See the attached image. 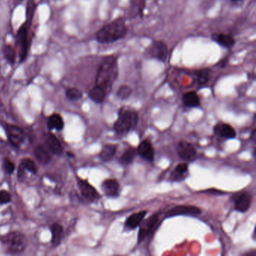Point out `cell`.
<instances>
[{"label": "cell", "instance_id": "cell-1", "mask_svg": "<svg viewBox=\"0 0 256 256\" xmlns=\"http://www.w3.org/2000/svg\"><path fill=\"white\" fill-rule=\"evenodd\" d=\"M119 76L118 56L108 55L102 61L97 70L95 85L104 90L108 95Z\"/></svg>", "mask_w": 256, "mask_h": 256}, {"label": "cell", "instance_id": "cell-2", "mask_svg": "<svg viewBox=\"0 0 256 256\" xmlns=\"http://www.w3.org/2000/svg\"><path fill=\"white\" fill-rule=\"evenodd\" d=\"M128 32L126 19L119 17L98 30L96 34L95 40L102 44H114L126 38Z\"/></svg>", "mask_w": 256, "mask_h": 256}, {"label": "cell", "instance_id": "cell-3", "mask_svg": "<svg viewBox=\"0 0 256 256\" xmlns=\"http://www.w3.org/2000/svg\"><path fill=\"white\" fill-rule=\"evenodd\" d=\"M139 115L138 112L128 107H122L118 112V118L114 130L118 134H126L137 127Z\"/></svg>", "mask_w": 256, "mask_h": 256}, {"label": "cell", "instance_id": "cell-4", "mask_svg": "<svg viewBox=\"0 0 256 256\" xmlns=\"http://www.w3.org/2000/svg\"><path fill=\"white\" fill-rule=\"evenodd\" d=\"M30 23L29 20L24 22L18 30L16 34V44L18 48L19 61L20 64L25 62L28 59L30 50L32 40L30 36Z\"/></svg>", "mask_w": 256, "mask_h": 256}, {"label": "cell", "instance_id": "cell-5", "mask_svg": "<svg viewBox=\"0 0 256 256\" xmlns=\"http://www.w3.org/2000/svg\"><path fill=\"white\" fill-rule=\"evenodd\" d=\"M144 55L148 59L155 60L164 64L169 56L168 46L162 40H155L145 49Z\"/></svg>", "mask_w": 256, "mask_h": 256}, {"label": "cell", "instance_id": "cell-6", "mask_svg": "<svg viewBox=\"0 0 256 256\" xmlns=\"http://www.w3.org/2000/svg\"><path fill=\"white\" fill-rule=\"evenodd\" d=\"M4 244L7 253L20 254L26 248V238L20 232H11L4 238Z\"/></svg>", "mask_w": 256, "mask_h": 256}, {"label": "cell", "instance_id": "cell-7", "mask_svg": "<svg viewBox=\"0 0 256 256\" xmlns=\"http://www.w3.org/2000/svg\"><path fill=\"white\" fill-rule=\"evenodd\" d=\"M4 128L10 143L16 148H20L23 144L26 138L24 130L18 126L11 124H6Z\"/></svg>", "mask_w": 256, "mask_h": 256}, {"label": "cell", "instance_id": "cell-8", "mask_svg": "<svg viewBox=\"0 0 256 256\" xmlns=\"http://www.w3.org/2000/svg\"><path fill=\"white\" fill-rule=\"evenodd\" d=\"M158 221H160L158 214H156L150 216L146 220H143L140 226H140V229H139L138 235V242L146 239L150 234H151L154 232L155 228L158 224Z\"/></svg>", "mask_w": 256, "mask_h": 256}, {"label": "cell", "instance_id": "cell-9", "mask_svg": "<svg viewBox=\"0 0 256 256\" xmlns=\"http://www.w3.org/2000/svg\"><path fill=\"white\" fill-rule=\"evenodd\" d=\"M78 186L82 196L90 202H96L100 200L101 196L96 190L86 180L78 178Z\"/></svg>", "mask_w": 256, "mask_h": 256}, {"label": "cell", "instance_id": "cell-10", "mask_svg": "<svg viewBox=\"0 0 256 256\" xmlns=\"http://www.w3.org/2000/svg\"><path fill=\"white\" fill-rule=\"evenodd\" d=\"M200 212H202V210L198 206H192V205H178L166 212V217L170 218V217L181 215L197 216L200 214Z\"/></svg>", "mask_w": 256, "mask_h": 256}, {"label": "cell", "instance_id": "cell-11", "mask_svg": "<svg viewBox=\"0 0 256 256\" xmlns=\"http://www.w3.org/2000/svg\"><path fill=\"white\" fill-rule=\"evenodd\" d=\"M176 150L178 156L186 161H193L197 155L196 148L187 142H179Z\"/></svg>", "mask_w": 256, "mask_h": 256}, {"label": "cell", "instance_id": "cell-12", "mask_svg": "<svg viewBox=\"0 0 256 256\" xmlns=\"http://www.w3.org/2000/svg\"><path fill=\"white\" fill-rule=\"evenodd\" d=\"M234 206L236 210L246 212L248 210L252 203L251 194L247 192L240 193L234 197Z\"/></svg>", "mask_w": 256, "mask_h": 256}, {"label": "cell", "instance_id": "cell-13", "mask_svg": "<svg viewBox=\"0 0 256 256\" xmlns=\"http://www.w3.org/2000/svg\"><path fill=\"white\" fill-rule=\"evenodd\" d=\"M211 38L212 41L224 48H232L236 44L234 37L228 34H224V32L212 34Z\"/></svg>", "mask_w": 256, "mask_h": 256}, {"label": "cell", "instance_id": "cell-14", "mask_svg": "<svg viewBox=\"0 0 256 256\" xmlns=\"http://www.w3.org/2000/svg\"><path fill=\"white\" fill-rule=\"evenodd\" d=\"M137 154L148 162L154 161L155 156L154 148L149 140H144L140 142L137 148Z\"/></svg>", "mask_w": 256, "mask_h": 256}, {"label": "cell", "instance_id": "cell-15", "mask_svg": "<svg viewBox=\"0 0 256 256\" xmlns=\"http://www.w3.org/2000/svg\"><path fill=\"white\" fill-rule=\"evenodd\" d=\"M44 140L48 149L55 155H61L64 152V148L60 142L53 133H46L44 134Z\"/></svg>", "mask_w": 256, "mask_h": 256}, {"label": "cell", "instance_id": "cell-16", "mask_svg": "<svg viewBox=\"0 0 256 256\" xmlns=\"http://www.w3.org/2000/svg\"><path fill=\"white\" fill-rule=\"evenodd\" d=\"M146 0H130V17L132 19L139 17L143 18L146 8Z\"/></svg>", "mask_w": 256, "mask_h": 256}, {"label": "cell", "instance_id": "cell-17", "mask_svg": "<svg viewBox=\"0 0 256 256\" xmlns=\"http://www.w3.org/2000/svg\"><path fill=\"white\" fill-rule=\"evenodd\" d=\"M216 134L226 139L234 138L236 137V132L234 128L228 124L220 122L217 124L214 128Z\"/></svg>", "mask_w": 256, "mask_h": 256}, {"label": "cell", "instance_id": "cell-18", "mask_svg": "<svg viewBox=\"0 0 256 256\" xmlns=\"http://www.w3.org/2000/svg\"><path fill=\"white\" fill-rule=\"evenodd\" d=\"M102 190L108 197H115L119 194L120 184L115 179H107L102 184Z\"/></svg>", "mask_w": 256, "mask_h": 256}, {"label": "cell", "instance_id": "cell-19", "mask_svg": "<svg viewBox=\"0 0 256 256\" xmlns=\"http://www.w3.org/2000/svg\"><path fill=\"white\" fill-rule=\"evenodd\" d=\"M146 210H142L140 212H136L133 214L132 215L130 216L127 218L126 221L125 226L127 228L130 230H134L136 228L140 226L142 222L144 220V217L146 216Z\"/></svg>", "mask_w": 256, "mask_h": 256}, {"label": "cell", "instance_id": "cell-20", "mask_svg": "<svg viewBox=\"0 0 256 256\" xmlns=\"http://www.w3.org/2000/svg\"><path fill=\"white\" fill-rule=\"evenodd\" d=\"M182 104L187 108H197L200 106V100L196 91H188L182 96Z\"/></svg>", "mask_w": 256, "mask_h": 256}, {"label": "cell", "instance_id": "cell-21", "mask_svg": "<svg viewBox=\"0 0 256 256\" xmlns=\"http://www.w3.org/2000/svg\"><path fill=\"white\" fill-rule=\"evenodd\" d=\"M50 232H52V242L54 246H58L62 242L64 236V229L61 224L58 223H54L50 226Z\"/></svg>", "mask_w": 256, "mask_h": 256}, {"label": "cell", "instance_id": "cell-22", "mask_svg": "<svg viewBox=\"0 0 256 256\" xmlns=\"http://www.w3.org/2000/svg\"><path fill=\"white\" fill-rule=\"evenodd\" d=\"M4 59L10 66H14L17 59V52L12 44L6 43L2 47Z\"/></svg>", "mask_w": 256, "mask_h": 256}, {"label": "cell", "instance_id": "cell-23", "mask_svg": "<svg viewBox=\"0 0 256 256\" xmlns=\"http://www.w3.org/2000/svg\"><path fill=\"white\" fill-rule=\"evenodd\" d=\"M88 96L94 102L96 103V104H101L108 96V94L100 86L94 85V88L89 91Z\"/></svg>", "mask_w": 256, "mask_h": 256}, {"label": "cell", "instance_id": "cell-24", "mask_svg": "<svg viewBox=\"0 0 256 256\" xmlns=\"http://www.w3.org/2000/svg\"><path fill=\"white\" fill-rule=\"evenodd\" d=\"M34 154L37 160L43 164H48L52 160V156L49 152V150L43 145H38L34 150Z\"/></svg>", "mask_w": 256, "mask_h": 256}, {"label": "cell", "instance_id": "cell-25", "mask_svg": "<svg viewBox=\"0 0 256 256\" xmlns=\"http://www.w3.org/2000/svg\"><path fill=\"white\" fill-rule=\"evenodd\" d=\"M48 127L49 130H56L61 131L64 127V120L62 116L59 114H53L48 120Z\"/></svg>", "mask_w": 256, "mask_h": 256}, {"label": "cell", "instance_id": "cell-26", "mask_svg": "<svg viewBox=\"0 0 256 256\" xmlns=\"http://www.w3.org/2000/svg\"><path fill=\"white\" fill-rule=\"evenodd\" d=\"M118 146L115 144H106L100 152V157L102 161L109 162L114 157Z\"/></svg>", "mask_w": 256, "mask_h": 256}, {"label": "cell", "instance_id": "cell-27", "mask_svg": "<svg viewBox=\"0 0 256 256\" xmlns=\"http://www.w3.org/2000/svg\"><path fill=\"white\" fill-rule=\"evenodd\" d=\"M188 164L182 162L178 164L174 170L172 172L170 179L173 181H181L184 179V175L188 172Z\"/></svg>", "mask_w": 256, "mask_h": 256}, {"label": "cell", "instance_id": "cell-28", "mask_svg": "<svg viewBox=\"0 0 256 256\" xmlns=\"http://www.w3.org/2000/svg\"><path fill=\"white\" fill-rule=\"evenodd\" d=\"M196 79H197L198 84L200 86H204L210 80V68H203L199 70L196 74Z\"/></svg>", "mask_w": 256, "mask_h": 256}, {"label": "cell", "instance_id": "cell-29", "mask_svg": "<svg viewBox=\"0 0 256 256\" xmlns=\"http://www.w3.org/2000/svg\"><path fill=\"white\" fill-rule=\"evenodd\" d=\"M137 154V150L134 148H128L120 158V162L124 164H130L134 161Z\"/></svg>", "mask_w": 256, "mask_h": 256}, {"label": "cell", "instance_id": "cell-30", "mask_svg": "<svg viewBox=\"0 0 256 256\" xmlns=\"http://www.w3.org/2000/svg\"><path fill=\"white\" fill-rule=\"evenodd\" d=\"M132 94V89L126 84H122L116 91V96L121 100H126Z\"/></svg>", "mask_w": 256, "mask_h": 256}, {"label": "cell", "instance_id": "cell-31", "mask_svg": "<svg viewBox=\"0 0 256 256\" xmlns=\"http://www.w3.org/2000/svg\"><path fill=\"white\" fill-rule=\"evenodd\" d=\"M66 96L70 101H78L83 97L82 91L76 88H68L66 91Z\"/></svg>", "mask_w": 256, "mask_h": 256}, {"label": "cell", "instance_id": "cell-32", "mask_svg": "<svg viewBox=\"0 0 256 256\" xmlns=\"http://www.w3.org/2000/svg\"><path fill=\"white\" fill-rule=\"evenodd\" d=\"M20 166H22L25 170H28L34 174H37V167L36 166L35 162L31 158H24L20 162Z\"/></svg>", "mask_w": 256, "mask_h": 256}, {"label": "cell", "instance_id": "cell-33", "mask_svg": "<svg viewBox=\"0 0 256 256\" xmlns=\"http://www.w3.org/2000/svg\"><path fill=\"white\" fill-rule=\"evenodd\" d=\"M2 169L6 173L8 174H12L16 169V164L8 158H5L2 162Z\"/></svg>", "mask_w": 256, "mask_h": 256}, {"label": "cell", "instance_id": "cell-34", "mask_svg": "<svg viewBox=\"0 0 256 256\" xmlns=\"http://www.w3.org/2000/svg\"><path fill=\"white\" fill-rule=\"evenodd\" d=\"M11 194L8 192L6 190H1L0 191V204H6L11 202Z\"/></svg>", "mask_w": 256, "mask_h": 256}, {"label": "cell", "instance_id": "cell-35", "mask_svg": "<svg viewBox=\"0 0 256 256\" xmlns=\"http://www.w3.org/2000/svg\"><path fill=\"white\" fill-rule=\"evenodd\" d=\"M204 192L210 193V194H226V192H224L220 191V190H208L206 191H205Z\"/></svg>", "mask_w": 256, "mask_h": 256}, {"label": "cell", "instance_id": "cell-36", "mask_svg": "<svg viewBox=\"0 0 256 256\" xmlns=\"http://www.w3.org/2000/svg\"><path fill=\"white\" fill-rule=\"evenodd\" d=\"M230 1L233 2H240V1H242V0H230Z\"/></svg>", "mask_w": 256, "mask_h": 256}, {"label": "cell", "instance_id": "cell-37", "mask_svg": "<svg viewBox=\"0 0 256 256\" xmlns=\"http://www.w3.org/2000/svg\"><path fill=\"white\" fill-rule=\"evenodd\" d=\"M0 71H1V66H0Z\"/></svg>", "mask_w": 256, "mask_h": 256}, {"label": "cell", "instance_id": "cell-38", "mask_svg": "<svg viewBox=\"0 0 256 256\" xmlns=\"http://www.w3.org/2000/svg\"><path fill=\"white\" fill-rule=\"evenodd\" d=\"M20 1H23V0H20Z\"/></svg>", "mask_w": 256, "mask_h": 256}]
</instances>
